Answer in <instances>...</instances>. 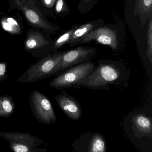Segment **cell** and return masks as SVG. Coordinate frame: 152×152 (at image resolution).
Returning <instances> with one entry per match:
<instances>
[{
  "label": "cell",
  "mask_w": 152,
  "mask_h": 152,
  "mask_svg": "<svg viewBox=\"0 0 152 152\" xmlns=\"http://www.w3.org/2000/svg\"><path fill=\"white\" fill-rule=\"evenodd\" d=\"M127 79V72L123 64L118 61H101L89 75L73 87L110 90V86H120Z\"/></svg>",
  "instance_id": "obj_1"
},
{
  "label": "cell",
  "mask_w": 152,
  "mask_h": 152,
  "mask_svg": "<svg viewBox=\"0 0 152 152\" xmlns=\"http://www.w3.org/2000/svg\"><path fill=\"white\" fill-rule=\"evenodd\" d=\"M63 51L51 53L32 64L18 81L22 83L35 82L57 75V69Z\"/></svg>",
  "instance_id": "obj_2"
},
{
  "label": "cell",
  "mask_w": 152,
  "mask_h": 152,
  "mask_svg": "<svg viewBox=\"0 0 152 152\" xmlns=\"http://www.w3.org/2000/svg\"><path fill=\"white\" fill-rule=\"evenodd\" d=\"M95 67V64L91 61L71 67L53 79L49 83V86L58 89L74 87L89 75Z\"/></svg>",
  "instance_id": "obj_3"
},
{
  "label": "cell",
  "mask_w": 152,
  "mask_h": 152,
  "mask_svg": "<svg viewBox=\"0 0 152 152\" xmlns=\"http://www.w3.org/2000/svg\"><path fill=\"white\" fill-rule=\"evenodd\" d=\"M0 137L9 142L12 152H46L44 142L29 133L0 132Z\"/></svg>",
  "instance_id": "obj_4"
},
{
  "label": "cell",
  "mask_w": 152,
  "mask_h": 152,
  "mask_svg": "<svg viewBox=\"0 0 152 152\" xmlns=\"http://www.w3.org/2000/svg\"><path fill=\"white\" fill-rule=\"evenodd\" d=\"M29 104L32 113L37 120L43 124L55 123L56 115L51 102L45 95L37 90L30 94Z\"/></svg>",
  "instance_id": "obj_5"
},
{
  "label": "cell",
  "mask_w": 152,
  "mask_h": 152,
  "mask_svg": "<svg viewBox=\"0 0 152 152\" xmlns=\"http://www.w3.org/2000/svg\"><path fill=\"white\" fill-rule=\"evenodd\" d=\"M54 40L48 38L43 33L36 30H29L24 42L25 51L36 58H40L52 53Z\"/></svg>",
  "instance_id": "obj_6"
},
{
  "label": "cell",
  "mask_w": 152,
  "mask_h": 152,
  "mask_svg": "<svg viewBox=\"0 0 152 152\" xmlns=\"http://www.w3.org/2000/svg\"><path fill=\"white\" fill-rule=\"evenodd\" d=\"M96 53L95 48L84 46H78L72 50L63 51L57 75L71 67L88 62Z\"/></svg>",
  "instance_id": "obj_7"
},
{
  "label": "cell",
  "mask_w": 152,
  "mask_h": 152,
  "mask_svg": "<svg viewBox=\"0 0 152 152\" xmlns=\"http://www.w3.org/2000/svg\"><path fill=\"white\" fill-rule=\"evenodd\" d=\"M95 41L98 43L108 45L116 51L119 45V34L116 28L109 26H101L93 29L85 36L79 44L87 43Z\"/></svg>",
  "instance_id": "obj_8"
},
{
  "label": "cell",
  "mask_w": 152,
  "mask_h": 152,
  "mask_svg": "<svg viewBox=\"0 0 152 152\" xmlns=\"http://www.w3.org/2000/svg\"><path fill=\"white\" fill-rule=\"evenodd\" d=\"M55 99L62 111L72 120L76 121L82 115V108L78 101L66 92L55 96Z\"/></svg>",
  "instance_id": "obj_9"
},
{
  "label": "cell",
  "mask_w": 152,
  "mask_h": 152,
  "mask_svg": "<svg viewBox=\"0 0 152 152\" xmlns=\"http://www.w3.org/2000/svg\"><path fill=\"white\" fill-rule=\"evenodd\" d=\"M104 21L102 20H93L86 24L79 26L74 30L70 40L68 42L70 47L79 44L82 38L91 31L103 25Z\"/></svg>",
  "instance_id": "obj_10"
},
{
  "label": "cell",
  "mask_w": 152,
  "mask_h": 152,
  "mask_svg": "<svg viewBox=\"0 0 152 152\" xmlns=\"http://www.w3.org/2000/svg\"><path fill=\"white\" fill-rule=\"evenodd\" d=\"M132 122L137 129L141 133L152 135V119L143 114L136 115L132 119Z\"/></svg>",
  "instance_id": "obj_11"
},
{
  "label": "cell",
  "mask_w": 152,
  "mask_h": 152,
  "mask_svg": "<svg viewBox=\"0 0 152 152\" xmlns=\"http://www.w3.org/2000/svg\"><path fill=\"white\" fill-rule=\"evenodd\" d=\"M136 11L141 18L142 25L152 17V0H137Z\"/></svg>",
  "instance_id": "obj_12"
},
{
  "label": "cell",
  "mask_w": 152,
  "mask_h": 152,
  "mask_svg": "<svg viewBox=\"0 0 152 152\" xmlns=\"http://www.w3.org/2000/svg\"><path fill=\"white\" fill-rule=\"evenodd\" d=\"M15 107L12 97L7 95L0 96V117L9 118L14 112Z\"/></svg>",
  "instance_id": "obj_13"
},
{
  "label": "cell",
  "mask_w": 152,
  "mask_h": 152,
  "mask_svg": "<svg viewBox=\"0 0 152 152\" xmlns=\"http://www.w3.org/2000/svg\"><path fill=\"white\" fill-rule=\"evenodd\" d=\"M79 26V25H75L70 28L69 30L65 32L61 35L59 37L54 40V47L52 53L58 52L59 49L62 46L68 44L71 38V36L74 32V30Z\"/></svg>",
  "instance_id": "obj_14"
},
{
  "label": "cell",
  "mask_w": 152,
  "mask_h": 152,
  "mask_svg": "<svg viewBox=\"0 0 152 152\" xmlns=\"http://www.w3.org/2000/svg\"><path fill=\"white\" fill-rule=\"evenodd\" d=\"M106 145L105 141L100 135L94 136L91 139L89 152H105Z\"/></svg>",
  "instance_id": "obj_15"
},
{
  "label": "cell",
  "mask_w": 152,
  "mask_h": 152,
  "mask_svg": "<svg viewBox=\"0 0 152 152\" xmlns=\"http://www.w3.org/2000/svg\"><path fill=\"white\" fill-rule=\"evenodd\" d=\"M3 28L12 34H18L20 31L19 26L17 21L12 18L4 19L1 22Z\"/></svg>",
  "instance_id": "obj_16"
},
{
  "label": "cell",
  "mask_w": 152,
  "mask_h": 152,
  "mask_svg": "<svg viewBox=\"0 0 152 152\" xmlns=\"http://www.w3.org/2000/svg\"><path fill=\"white\" fill-rule=\"evenodd\" d=\"M152 17L149 20L147 35V49L146 54L150 63L152 64Z\"/></svg>",
  "instance_id": "obj_17"
},
{
  "label": "cell",
  "mask_w": 152,
  "mask_h": 152,
  "mask_svg": "<svg viewBox=\"0 0 152 152\" xmlns=\"http://www.w3.org/2000/svg\"><path fill=\"white\" fill-rule=\"evenodd\" d=\"M100 0H80L78 9L80 12L85 13L93 9Z\"/></svg>",
  "instance_id": "obj_18"
},
{
  "label": "cell",
  "mask_w": 152,
  "mask_h": 152,
  "mask_svg": "<svg viewBox=\"0 0 152 152\" xmlns=\"http://www.w3.org/2000/svg\"><path fill=\"white\" fill-rule=\"evenodd\" d=\"M55 10L58 13H60L63 11L66 12L67 11L69 12V10H68V7L66 6L64 0H57L55 5Z\"/></svg>",
  "instance_id": "obj_19"
},
{
  "label": "cell",
  "mask_w": 152,
  "mask_h": 152,
  "mask_svg": "<svg viewBox=\"0 0 152 152\" xmlns=\"http://www.w3.org/2000/svg\"><path fill=\"white\" fill-rule=\"evenodd\" d=\"M8 76L7 63L5 62H0V82L7 78Z\"/></svg>",
  "instance_id": "obj_20"
},
{
  "label": "cell",
  "mask_w": 152,
  "mask_h": 152,
  "mask_svg": "<svg viewBox=\"0 0 152 152\" xmlns=\"http://www.w3.org/2000/svg\"><path fill=\"white\" fill-rule=\"evenodd\" d=\"M55 1V0H44V2L46 6L50 7L54 4Z\"/></svg>",
  "instance_id": "obj_21"
}]
</instances>
